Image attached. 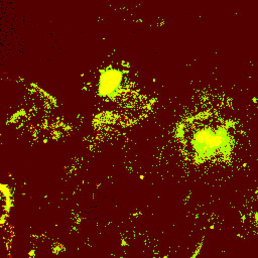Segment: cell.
I'll list each match as a JSON object with an SVG mask.
<instances>
[{
    "instance_id": "cell-1",
    "label": "cell",
    "mask_w": 258,
    "mask_h": 258,
    "mask_svg": "<svg viewBox=\"0 0 258 258\" xmlns=\"http://www.w3.org/2000/svg\"><path fill=\"white\" fill-rule=\"evenodd\" d=\"M227 131L220 130H203L196 137V148L201 153L208 157L224 152L228 144Z\"/></svg>"
}]
</instances>
